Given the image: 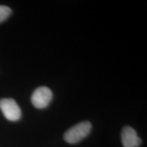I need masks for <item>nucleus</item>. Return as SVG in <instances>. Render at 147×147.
Returning a JSON list of instances; mask_svg holds the SVG:
<instances>
[{"instance_id": "4", "label": "nucleus", "mask_w": 147, "mask_h": 147, "mask_svg": "<svg viewBox=\"0 0 147 147\" xmlns=\"http://www.w3.org/2000/svg\"><path fill=\"white\" fill-rule=\"evenodd\" d=\"M121 142L124 147H138L142 144V140L134 128L125 126L121 132Z\"/></svg>"}, {"instance_id": "1", "label": "nucleus", "mask_w": 147, "mask_h": 147, "mask_svg": "<svg viewBox=\"0 0 147 147\" xmlns=\"http://www.w3.org/2000/svg\"><path fill=\"white\" fill-rule=\"evenodd\" d=\"M91 128V123L89 121L79 123L65 132L63 138L69 144H76L89 135Z\"/></svg>"}, {"instance_id": "3", "label": "nucleus", "mask_w": 147, "mask_h": 147, "mask_svg": "<svg viewBox=\"0 0 147 147\" xmlns=\"http://www.w3.org/2000/svg\"><path fill=\"white\" fill-rule=\"evenodd\" d=\"M0 109L8 121H16L21 119V110L13 99L5 98L0 100Z\"/></svg>"}, {"instance_id": "2", "label": "nucleus", "mask_w": 147, "mask_h": 147, "mask_svg": "<svg viewBox=\"0 0 147 147\" xmlns=\"http://www.w3.org/2000/svg\"><path fill=\"white\" fill-rule=\"evenodd\" d=\"M53 99L51 90L47 87H40L35 90L31 97L32 104L38 109H43L49 105Z\"/></svg>"}, {"instance_id": "5", "label": "nucleus", "mask_w": 147, "mask_h": 147, "mask_svg": "<svg viewBox=\"0 0 147 147\" xmlns=\"http://www.w3.org/2000/svg\"><path fill=\"white\" fill-rule=\"evenodd\" d=\"M12 13V10L8 6L0 5V23L5 21Z\"/></svg>"}]
</instances>
